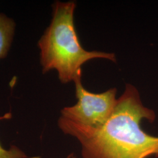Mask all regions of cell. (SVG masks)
Returning <instances> with one entry per match:
<instances>
[{"instance_id":"cell-1","label":"cell","mask_w":158,"mask_h":158,"mask_svg":"<svg viewBox=\"0 0 158 158\" xmlns=\"http://www.w3.org/2000/svg\"><path fill=\"white\" fill-rule=\"evenodd\" d=\"M155 111L145 107L135 87L127 84L112 115L98 128L78 124L59 117L63 132L81 145L82 158H158V136L148 134L141 122L153 123Z\"/></svg>"},{"instance_id":"cell-3","label":"cell","mask_w":158,"mask_h":158,"mask_svg":"<svg viewBox=\"0 0 158 158\" xmlns=\"http://www.w3.org/2000/svg\"><path fill=\"white\" fill-rule=\"evenodd\" d=\"M73 82L77 102L72 106L63 108L60 117L92 128L105 124L116 107L117 89L113 88L102 93H93L84 88L81 76Z\"/></svg>"},{"instance_id":"cell-6","label":"cell","mask_w":158,"mask_h":158,"mask_svg":"<svg viewBox=\"0 0 158 158\" xmlns=\"http://www.w3.org/2000/svg\"><path fill=\"white\" fill-rule=\"evenodd\" d=\"M64 158H77L76 155L74 154L73 153H71L70 154H69L68 156Z\"/></svg>"},{"instance_id":"cell-5","label":"cell","mask_w":158,"mask_h":158,"mask_svg":"<svg viewBox=\"0 0 158 158\" xmlns=\"http://www.w3.org/2000/svg\"><path fill=\"white\" fill-rule=\"evenodd\" d=\"M11 113H6L0 117V120L8 119L11 118ZM0 158H29V157L17 146L12 145L10 149H6L0 143Z\"/></svg>"},{"instance_id":"cell-2","label":"cell","mask_w":158,"mask_h":158,"mask_svg":"<svg viewBox=\"0 0 158 158\" xmlns=\"http://www.w3.org/2000/svg\"><path fill=\"white\" fill-rule=\"evenodd\" d=\"M76 6L74 1H56L51 23L38 42L42 73L56 70L63 84L81 76V66L89 60L105 59L116 62L114 53L86 51L82 47L74 23Z\"/></svg>"},{"instance_id":"cell-4","label":"cell","mask_w":158,"mask_h":158,"mask_svg":"<svg viewBox=\"0 0 158 158\" xmlns=\"http://www.w3.org/2000/svg\"><path fill=\"white\" fill-rule=\"evenodd\" d=\"M16 28L15 21L0 13V60L7 56L11 47Z\"/></svg>"}]
</instances>
